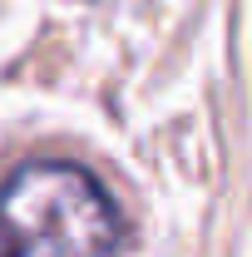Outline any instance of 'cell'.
Listing matches in <instances>:
<instances>
[{"instance_id": "6da1fadb", "label": "cell", "mask_w": 252, "mask_h": 257, "mask_svg": "<svg viewBox=\"0 0 252 257\" xmlns=\"http://www.w3.org/2000/svg\"><path fill=\"white\" fill-rule=\"evenodd\" d=\"M124 223L89 168L30 159L0 183V257H119Z\"/></svg>"}]
</instances>
